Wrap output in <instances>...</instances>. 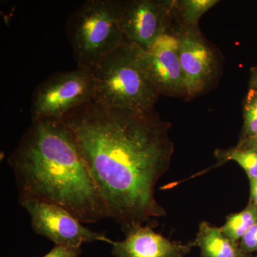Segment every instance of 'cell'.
<instances>
[{
  "instance_id": "cell-1",
  "label": "cell",
  "mask_w": 257,
  "mask_h": 257,
  "mask_svg": "<svg viewBox=\"0 0 257 257\" xmlns=\"http://www.w3.org/2000/svg\"><path fill=\"white\" fill-rule=\"evenodd\" d=\"M63 119L108 217L126 230L165 215L155 188L173 155L170 123L155 110L107 107L94 100L69 111Z\"/></svg>"
},
{
  "instance_id": "cell-2",
  "label": "cell",
  "mask_w": 257,
  "mask_h": 257,
  "mask_svg": "<svg viewBox=\"0 0 257 257\" xmlns=\"http://www.w3.org/2000/svg\"><path fill=\"white\" fill-rule=\"evenodd\" d=\"M8 163L14 172L20 202L52 203L87 224L108 217L73 133L63 119L32 121Z\"/></svg>"
},
{
  "instance_id": "cell-3",
  "label": "cell",
  "mask_w": 257,
  "mask_h": 257,
  "mask_svg": "<svg viewBox=\"0 0 257 257\" xmlns=\"http://www.w3.org/2000/svg\"><path fill=\"white\" fill-rule=\"evenodd\" d=\"M94 101L101 105L139 111L155 110L161 94L142 62V49L125 42L93 71Z\"/></svg>"
},
{
  "instance_id": "cell-4",
  "label": "cell",
  "mask_w": 257,
  "mask_h": 257,
  "mask_svg": "<svg viewBox=\"0 0 257 257\" xmlns=\"http://www.w3.org/2000/svg\"><path fill=\"white\" fill-rule=\"evenodd\" d=\"M121 1L88 0L69 15L65 30L78 68L93 72L124 44L119 20Z\"/></svg>"
},
{
  "instance_id": "cell-5",
  "label": "cell",
  "mask_w": 257,
  "mask_h": 257,
  "mask_svg": "<svg viewBox=\"0 0 257 257\" xmlns=\"http://www.w3.org/2000/svg\"><path fill=\"white\" fill-rule=\"evenodd\" d=\"M96 81L92 71L81 69L53 74L40 83L32 94V121L63 119L76 108L94 100Z\"/></svg>"
},
{
  "instance_id": "cell-6",
  "label": "cell",
  "mask_w": 257,
  "mask_h": 257,
  "mask_svg": "<svg viewBox=\"0 0 257 257\" xmlns=\"http://www.w3.org/2000/svg\"><path fill=\"white\" fill-rule=\"evenodd\" d=\"M179 39V53L185 97H195L209 89L219 72L215 50L199 27L183 28L174 24Z\"/></svg>"
},
{
  "instance_id": "cell-7",
  "label": "cell",
  "mask_w": 257,
  "mask_h": 257,
  "mask_svg": "<svg viewBox=\"0 0 257 257\" xmlns=\"http://www.w3.org/2000/svg\"><path fill=\"white\" fill-rule=\"evenodd\" d=\"M20 203L30 214L34 231L55 245L81 247L84 243L104 241L111 244L112 242L104 234L83 226L82 222L69 211L57 204L40 200Z\"/></svg>"
},
{
  "instance_id": "cell-8",
  "label": "cell",
  "mask_w": 257,
  "mask_h": 257,
  "mask_svg": "<svg viewBox=\"0 0 257 257\" xmlns=\"http://www.w3.org/2000/svg\"><path fill=\"white\" fill-rule=\"evenodd\" d=\"M175 1H121L119 25L125 41L148 50L162 34L173 26Z\"/></svg>"
},
{
  "instance_id": "cell-9",
  "label": "cell",
  "mask_w": 257,
  "mask_h": 257,
  "mask_svg": "<svg viewBox=\"0 0 257 257\" xmlns=\"http://www.w3.org/2000/svg\"><path fill=\"white\" fill-rule=\"evenodd\" d=\"M142 62L161 95L185 97L179 39L173 26L161 35L148 50H142Z\"/></svg>"
},
{
  "instance_id": "cell-10",
  "label": "cell",
  "mask_w": 257,
  "mask_h": 257,
  "mask_svg": "<svg viewBox=\"0 0 257 257\" xmlns=\"http://www.w3.org/2000/svg\"><path fill=\"white\" fill-rule=\"evenodd\" d=\"M123 241L111 243L115 257H182L192 244L171 241L148 226H136L125 230Z\"/></svg>"
},
{
  "instance_id": "cell-11",
  "label": "cell",
  "mask_w": 257,
  "mask_h": 257,
  "mask_svg": "<svg viewBox=\"0 0 257 257\" xmlns=\"http://www.w3.org/2000/svg\"><path fill=\"white\" fill-rule=\"evenodd\" d=\"M195 243L204 257H241L237 245L223 232L221 228L203 221L199 226Z\"/></svg>"
},
{
  "instance_id": "cell-12",
  "label": "cell",
  "mask_w": 257,
  "mask_h": 257,
  "mask_svg": "<svg viewBox=\"0 0 257 257\" xmlns=\"http://www.w3.org/2000/svg\"><path fill=\"white\" fill-rule=\"evenodd\" d=\"M218 3L219 1L216 0L175 1L173 9L174 23L183 28L197 27L202 15L215 6Z\"/></svg>"
},
{
  "instance_id": "cell-13",
  "label": "cell",
  "mask_w": 257,
  "mask_h": 257,
  "mask_svg": "<svg viewBox=\"0 0 257 257\" xmlns=\"http://www.w3.org/2000/svg\"><path fill=\"white\" fill-rule=\"evenodd\" d=\"M256 224L257 207L251 202L241 212L229 216L224 226L220 228L230 239L236 242Z\"/></svg>"
},
{
  "instance_id": "cell-14",
  "label": "cell",
  "mask_w": 257,
  "mask_h": 257,
  "mask_svg": "<svg viewBox=\"0 0 257 257\" xmlns=\"http://www.w3.org/2000/svg\"><path fill=\"white\" fill-rule=\"evenodd\" d=\"M222 158L239 164L247 174L250 180L257 179V152L254 150L237 147L225 152Z\"/></svg>"
},
{
  "instance_id": "cell-15",
  "label": "cell",
  "mask_w": 257,
  "mask_h": 257,
  "mask_svg": "<svg viewBox=\"0 0 257 257\" xmlns=\"http://www.w3.org/2000/svg\"><path fill=\"white\" fill-rule=\"evenodd\" d=\"M243 139L257 135V91H248L243 106Z\"/></svg>"
},
{
  "instance_id": "cell-16",
  "label": "cell",
  "mask_w": 257,
  "mask_h": 257,
  "mask_svg": "<svg viewBox=\"0 0 257 257\" xmlns=\"http://www.w3.org/2000/svg\"><path fill=\"white\" fill-rule=\"evenodd\" d=\"M82 253L81 247L55 245L50 252L42 257H79Z\"/></svg>"
},
{
  "instance_id": "cell-17",
  "label": "cell",
  "mask_w": 257,
  "mask_h": 257,
  "mask_svg": "<svg viewBox=\"0 0 257 257\" xmlns=\"http://www.w3.org/2000/svg\"><path fill=\"white\" fill-rule=\"evenodd\" d=\"M241 240L243 251H257V224L248 230Z\"/></svg>"
},
{
  "instance_id": "cell-18",
  "label": "cell",
  "mask_w": 257,
  "mask_h": 257,
  "mask_svg": "<svg viewBox=\"0 0 257 257\" xmlns=\"http://www.w3.org/2000/svg\"><path fill=\"white\" fill-rule=\"evenodd\" d=\"M238 147L241 148L251 149L257 152V135L251 138L243 139Z\"/></svg>"
},
{
  "instance_id": "cell-19",
  "label": "cell",
  "mask_w": 257,
  "mask_h": 257,
  "mask_svg": "<svg viewBox=\"0 0 257 257\" xmlns=\"http://www.w3.org/2000/svg\"><path fill=\"white\" fill-rule=\"evenodd\" d=\"M250 189L252 203L257 207V179L250 180Z\"/></svg>"
},
{
  "instance_id": "cell-20",
  "label": "cell",
  "mask_w": 257,
  "mask_h": 257,
  "mask_svg": "<svg viewBox=\"0 0 257 257\" xmlns=\"http://www.w3.org/2000/svg\"><path fill=\"white\" fill-rule=\"evenodd\" d=\"M251 86H252L251 89L257 91V71L255 72L254 74H253L252 80H251Z\"/></svg>"
}]
</instances>
